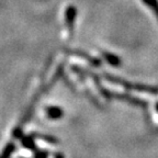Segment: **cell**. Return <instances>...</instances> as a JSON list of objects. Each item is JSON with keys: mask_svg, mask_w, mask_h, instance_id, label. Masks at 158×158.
Listing matches in <instances>:
<instances>
[{"mask_svg": "<svg viewBox=\"0 0 158 158\" xmlns=\"http://www.w3.org/2000/svg\"><path fill=\"white\" fill-rule=\"evenodd\" d=\"M104 78L108 80V81L112 82V84L120 85V86H123V88L127 89V90H133V91H138V92H147V94H158V88L157 87H152L147 86V85H142V84H133V82H128L126 80H123L121 78H118V77L111 76V75L106 74L104 75Z\"/></svg>", "mask_w": 158, "mask_h": 158, "instance_id": "6da1fadb", "label": "cell"}, {"mask_svg": "<svg viewBox=\"0 0 158 158\" xmlns=\"http://www.w3.org/2000/svg\"><path fill=\"white\" fill-rule=\"evenodd\" d=\"M111 98H115L118 99V100H122V101L128 102V103H132L133 106H143V108H145L147 106V103L145 101H143V100H139L137 98H132L131 96H127V94H113V92H111Z\"/></svg>", "mask_w": 158, "mask_h": 158, "instance_id": "7a4b0ae2", "label": "cell"}, {"mask_svg": "<svg viewBox=\"0 0 158 158\" xmlns=\"http://www.w3.org/2000/svg\"><path fill=\"white\" fill-rule=\"evenodd\" d=\"M76 15H77L76 8L74 6H68L66 9V12H65V21H66V24L69 30H73V27H74Z\"/></svg>", "mask_w": 158, "mask_h": 158, "instance_id": "3957f363", "label": "cell"}, {"mask_svg": "<svg viewBox=\"0 0 158 158\" xmlns=\"http://www.w3.org/2000/svg\"><path fill=\"white\" fill-rule=\"evenodd\" d=\"M102 56L103 58L106 59V62L108 64H110L111 66H114V67H118L120 65L122 64L121 62V58L116 55L112 54V53H109V52H103L102 53Z\"/></svg>", "mask_w": 158, "mask_h": 158, "instance_id": "277c9868", "label": "cell"}, {"mask_svg": "<svg viewBox=\"0 0 158 158\" xmlns=\"http://www.w3.org/2000/svg\"><path fill=\"white\" fill-rule=\"evenodd\" d=\"M63 110L58 106H48L46 108V114L51 120H58L63 116Z\"/></svg>", "mask_w": 158, "mask_h": 158, "instance_id": "5b68a950", "label": "cell"}, {"mask_svg": "<svg viewBox=\"0 0 158 158\" xmlns=\"http://www.w3.org/2000/svg\"><path fill=\"white\" fill-rule=\"evenodd\" d=\"M21 143H22V145L24 146L27 149H30V151H35V149H36L34 137H33L32 135L22 136V137H21Z\"/></svg>", "mask_w": 158, "mask_h": 158, "instance_id": "8992f818", "label": "cell"}, {"mask_svg": "<svg viewBox=\"0 0 158 158\" xmlns=\"http://www.w3.org/2000/svg\"><path fill=\"white\" fill-rule=\"evenodd\" d=\"M15 144H13V143H9L5 147L2 154L0 155V158H10V157H11V155L13 154V152H15Z\"/></svg>", "mask_w": 158, "mask_h": 158, "instance_id": "52a82bcc", "label": "cell"}, {"mask_svg": "<svg viewBox=\"0 0 158 158\" xmlns=\"http://www.w3.org/2000/svg\"><path fill=\"white\" fill-rule=\"evenodd\" d=\"M33 137H37L42 141L46 142V143L49 144H57L58 143V139L54 136H49V135H43V134H33Z\"/></svg>", "mask_w": 158, "mask_h": 158, "instance_id": "ba28073f", "label": "cell"}, {"mask_svg": "<svg viewBox=\"0 0 158 158\" xmlns=\"http://www.w3.org/2000/svg\"><path fill=\"white\" fill-rule=\"evenodd\" d=\"M76 55L84 57V58H86V59H88V62H90L92 65H94V66H96V67H99L100 65H101V62H100L99 59L94 58V57L90 56V55L86 54V53H84V52H76Z\"/></svg>", "mask_w": 158, "mask_h": 158, "instance_id": "9c48e42d", "label": "cell"}, {"mask_svg": "<svg viewBox=\"0 0 158 158\" xmlns=\"http://www.w3.org/2000/svg\"><path fill=\"white\" fill-rule=\"evenodd\" d=\"M148 8H151L153 10V12L155 13V15L157 17L158 20V0H142Z\"/></svg>", "mask_w": 158, "mask_h": 158, "instance_id": "30bf717a", "label": "cell"}, {"mask_svg": "<svg viewBox=\"0 0 158 158\" xmlns=\"http://www.w3.org/2000/svg\"><path fill=\"white\" fill-rule=\"evenodd\" d=\"M48 153L44 151H39V149H35L34 151V158H47Z\"/></svg>", "mask_w": 158, "mask_h": 158, "instance_id": "8fae6325", "label": "cell"}, {"mask_svg": "<svg viewBox=\"0 0 158 158\" xmlns=\"http://www.w3.org/2000/svg\"><path fill=\"white\" fill-rule=\"evenodd\" d=\"M13 136H15V138H21L22 137V131H21V128H15V131H13Z\"/></svg>", "mask_w": 158, "mask_h": 158, "instance_id": "7c38bea8", "label": "cell"}, {"mask_svg": "<svg viewBox=\"0 0 158 158\" xmlns=\"http://www.w3.org/2000/svg\"><path fill=\"white\" fill-rule=\"evenodd\" d=\"M55 158H64V155H63V154H60V153H58V154H56V155H55Z\"/></svg>", "mask_w": 158, "mask_h": 158, "instance_id": "4fadbf2b", "label": "cell"}, {"mask_svg": "<svg viewBox=\"0 0 158 158\" xmlns=\"http://www.w3.org/2000/svg\"><path fill=\"white\" fill-rule=\"evenodd\" d=\"M156 110H157V111H158V103L156 104Z\"/></svg>", "mask_w": 158, "mask_h": 158, "instance_id": "5bb4252c", "label": "cell"}]
</instances>
